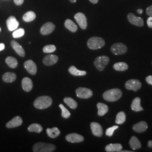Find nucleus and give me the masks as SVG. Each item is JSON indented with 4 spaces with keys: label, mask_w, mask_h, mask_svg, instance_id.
Here are the masks:
<instances>
[{
    "label": "nucleus",
    "mask_w": 152,
    "mask_h": 152,
    "mask_svg": "<svg viewBox=\"0 0 152 152\" xmlns=\"http://www.w3.org/2000/svg\"><path fill=\"white\" fill-rule=\"evenodd\" d=\"M14 2L16 5L20 6L23 4L24 0H14Z\"/></svg>",
    "instance_id": "nucleus-41"
},
{
    "label": "nucleus",
    "mask_w": 152,
    "mask_h": 152,
    "mask_svg": "<svg viewBox=\"0 0 152 152\" xmlns=\"http://www.w3.org/2000/svg\"><path fill=\"white\" fill-rule=\"evenodd\" d=\"M5 48V44H3V43H1L0 44V51L4 50Z\"/></svg>",
    "instance_id": "nucleus-43"
},
{
    "label": "nucleus",
    "mask_w": 152,
    "mask_h": 152,
    "mask_svg": "<svg viewBox=\"0 0 152 152\" xmlns=\"http://www.w3.org/2000/svg\"><path fill=\"white\" fill-rule=\"evenodd\" d=\"M53 103V100L50 96H41L37 98L34 102V107L38 109H45L50 107Z\"/></svg>",
    "instance_id": "nucleus-2"
},
{
    "label": "nucleus",
    "mask_w": 152,
    "mask_h": 152,
    "mask_svg": "<svg viewBox=\"0 0 152 152\" xmlns=\"http://www.w3.org/2000/svg\"><path fill=\"white\" fill-rule=\"evenodd\" d=\"M5 61L6 64L11 68H15L18 64L16 58L12 56H8L6 59Z\"/></svg>",
    "instance_id": "nucleus-30"
},
{
    "label": "nucleus",
    "mask_w": 152,
    "mask_h": 152,
    "mask_svg": "<svg viewBox=\"0 0 152 152\" xmlns=\"http://www.w3.org/2000/svg\"><path fill=\"white\" fill-rule=\"evenodd\" d=\"M24 66L28 72L32 75H35L37 73V68L36 63L32 60H28L24 63Z\"/></svg>",
    "instance_id": "nucleus-11"
},
{
    "label": "nucleus",
    "mask_w": 152,
    "mask_h": 152,
    "mask_svg": "<svg viewBox=\"0 0 152 152\" xmlns=\"http://www.w3.org/2000/svg\"><path fill=\"white\" fill-rule=\"evenodd\" d=\"M22 123H23V120L22 118L19 116H16L14 118H12L11 121H10L9 122H7L6 126L9 129L15 128L22 125Z\"/></svg>",
    "instance_id": "nucleus-17"
},
{
    "label": "nucleus",
    "mask_w": 152,
    "mask_h": 152,
    "mask_svg": "<svg viewBox=\"0 0 152 152\" xmlns=\"http://www.w3.org/2000/svg\"><path fill=\"white\" fill-rule=\"evenodd\" d=\"M6 24L9 31H14L19 27V23L16 20L15 16H10L7 19Z\"/></svg>",
    "instance_id": "nucleus-12"
},
{
    "label": "nucleus",
    "mask_w": 152,
    "mask_h": 152,
    "mask_svg": "<svg viewBox=\"0 0 152 152\" xmlns=\"http://www.w3.org/2000/svg\"><path fill=\"white\" fill-rule=\"evenodd\" d=\"M25 33V31L23 28H19L14 31V32L12 33V36L14 38H18L22 37Z\"/></svg>",
    "instance_id": "nucleus-36"
},
{
    "label": "nucleus",
    "mask_w": 152,
    "mask_h": 152,
    "mask_svg": "<svg viewBox=\"0 0 152 152\" xmlns=\"http://www.w3.org/2000/svg\"><path fill=\"white\" fill-rule=\"evenodd\" d=\"M129 144L131 148L133 150H136V149H140L141 147L140 142L138 140V139L136 137V136H132L129 141Z\"/></svg>",
    "instance_id": "nucleus-24"
},
{
    "label": "nucleus",
    "mask_w": 152,
    "mask_h": 152,
    "mask_svg": "<svg viewBox=\"0 0 152 152\" xmlns=\"http://www.w3.org/2000/svg\"><path fill=\"white\" fill-rule=\"evenodd\" d=\"M98 114L99 116H103L108 112V107L105 104L99 103L97 104Z\"/></svg>",
    "instance_id": "nucleus-26"
},
{
    "label": "nucleus",
    "mask_w": 152,
    "mask_h": 152,
    "mask_svg": "<svg viewBox=\"0 0 152 152\" xmlns=\"http://www.w3.org/2000/svg\"><path fill=\"white\" fill-rule=\"evenodd\" d=\"M125 87L129 90L137 91L141 88V82L137 80H130L126 82Z\"/></svg>",
    "instance_id": "nucleus-9"
},
{
    "label": "nucleus",
    "mask_w": 152,
    "mask_h": 152,
    "mask_svg": "<svg viewBox=\"0 0 152 152\" xmlns=\"http://www.w3.org/2000/svg\"><path fill=\"white\" fill-rule=\"evenodd\" d=\"M69 72L72 75L75 76H85L86 75V72L84 71H80L77 69L76 67L73 65L71 66L68 69Z\"/></svg>",
    "instance_id": "nucleus-27"
},
{
    "label": "nucleus",
    "mask_w": 152,
    "mask_h": 152,
    "mask_svg": "<svg viewBox=\"0 0 152 152\" xmlns=\"http://www.w3.org/2000/svg\"><path fill=\"white\" fill-rule=\"evenodd\" d=\"M148 129V125L145 121H141L133 126L132 129L136 132L141 133L145 132Z\"/></svg>",
    "instance_id": "nucleus-19"
},
{
    "label": "nucleus",
    "mask_w": 152,
    "mask_h": 152,
    "mask_svg": "<svg viewBox=\"0 0 152 152\" xmlns=\"http://www.w3.org/2000/svg\"><path fill=\"white\" fill-rule=\"evenodd\" d=\"M128 65L124 62L116 63L113 65V68L115 71H125L128 69Z\"/></svg>",
    "instance_id": "nucleus-31"
},
{
    "label": "nucleus",
    "mask_w": 152,
    "mask_h": 152,
    "mask_svg": "<svg viewBox=\"0 0 152 152\" xmlns=\"http://www.w3.org/2000/svg\"><path fill=\"white\" fill-rule=\"evenodd\" d=\"M147 14L149 16H152V5L148 7L146 10Z\"/></svg>",
    "instance_id": "nucleus-39"
},
{
    "label": "nucleus",
    "mask_w": 152,
    "mask_h": 152,
    "mask_svg": "<svg viewBox=\"0 0 152 152\" xmlns=\"http://www.w3.org/2000/svg\"><path fill=\"white\" fill-rule=\"evenodd\" d=\"M58 61V57L55 55H49L43 59V63L46 66H50L56 64Z\"/></svg>",
    "instance_id": "nucleus-16"
},
{
    "label": "nucleus",
    "mask_w": 152,
    "mask_h": 152,
    "mask_svg": "<svg viewBox=\"0 0 152 152\" xmlns=\"http://www.w3.org/2000/svg\"><path fill=\"white\" fill-rule=\"evenodd\" d=\"M122 95V92L119 88H113L104 92V99L107 102H113L119 100Z\"/></svg>",
    "instance_id": "nucleus-1"
},
{
    "label": "nucleus",
    "mask_w": 152,
    "mask_h": 152,
    "mask_svg": "<svg viewBox=\"0 0 152 152\" xmlns=\"http://www.w3.org/2000/svg\"><path fill=\"white\" fill-rule=\"evenodd\" d=\"M137 12L138 14H141L142 12V9H138V10H137Z\"/></svg>",
    "instance_id": "nucleus-46"
},
{
    "label": "nucleus",
    "mask_w": 152,
    "mask_h": 152,
    "mask_svg": "<svg viewBox=\"0 0 152 152\" xmlns=\"http://www.w3.org/2000/svg\"><path fill=\"white\" fill-rule=\"evenodd\" d=\"M1 27H0V32H1Z\"/></svg>",
    "instance_id": "nucleus-48"
},
{
    "label": "nucleus",
    "mask_w": 152,
    "mask_h": 152,
    "mask_svg": "<svg viewBox=\"0 0 152 152\" xmlns=\"http://www.w3.org/2000/svg\"><path fill=\"white\" fill-rule=\"evenodd\" d=\"M11 47L12 48V49H14L16 53L19 55V56H22V57H24L26 53L24 49L22 48V46L19 44L18 42H17L13 40L11 42Z\"/></svg>",
    "instance_id": "nucleus-18"
},
{
    "label": "nucleus",
    "mask_w": 152,
    "mask_h": 152,
    "mask_svg": "<svg viewBox=\"0 0 152 152\" xmlns=\"http://www.w3.org/2000/svg\"><path fill=\"white\" fill-rule=\"evenodd\" d=\"M64 102L69 107L72 109H75L77 107V103L72 98L66 97L64 99Z\"/></svg>",
    "instance_id": "nucleus-33"
},
{
    "label": "nucleus",
    "mask_w": 152,
    "mask_h": 152,
    "mask_svg": "<svg viewBox=\"0 0 152 152\" xmlns=\"http://www.w3.org/2000/svg\"><path fill=\"white\" fill-rule=\"evenodd\" d=\"M118 126H113L112 127H110L108 129H107L106 132H105V134L106 135L108 136H112L113 135L114 131L116 130L117 129H118Z\"/></svg>",
    "instance_id": "nucleus-38"
},
{
    "label": "nucleus",
    "mask_w": 152,
    "mask_h": 152,
    "mask_svg": "<svg viewBox=\"0 0 152 152\" xmlns=\"http://www.w3.org/2000/svg\"><path fill=\"white\" fill-rule=\"evenodd\" d=\"M147 25L151 28H152V16H149L147 19Z\"/></svg>",
    "instance_id": "nucleus-40"
},
{
    "label": "nucleus",
    "mask_w": 152,
    "mask_h": 152,
    "mask_svg": "<svg viewBox=\"0 0 152 152\" xmlns=\"http://www.w3.org/2000/svg\"><path fill=\"white\" fill-rule=\"evenodd\" d=\"M127 19L131 24L137 27H141L144 26V20L140 17L135 16L132 13H129L127 15Z\"/></svg>",
    "instance_id": "nucleus-10"
},
{
    "label": "nucleus",
    "mask_w": 152,
    "mask_h": 152,
    "mask_svg": "<svg viewBox=\"0 0 152 152\" xmlns=\"http://www.w3.org/2000/svg\"><path fill=\"white\" fill-rule=\"evenodd\" d=\"M16 75L15 73L13 72H6L3 76V81L7 83H11L16 80Z\"/></svg>",
    "instance_id": "nucleus-23"
},
{
    "label": "nucleus",
    "mask_w": 152,
    "mask_h": 152,
    "mask_svg": "<svg viewBox=\"0 0 152 152\" xmlns=\"http://www.w3.org/2000/svg\"><path fill=\"white\" fill-rule=\"evenodd\" d=\"M55 26L51 22H48L44 24L40 29V33L42 35H48L54 31Z\"/></svg>",
    "instance_id": "nucleus-13"
},
{
    "label": "nucleus",
    "mask_w": 152,
    "mask_h": 152,
    "mask_svg": "<svg viewBox=\"0 0 152 152\" xmlns=\"http://www.w3.org/2000/svg\"><path fill=\"white\" fill-rule=\"evenodd\" d=\"M65 139L66 141L70 142H81L82 141L84 140L83 136H82L81 135H79L76 133H72L67 135L65 136Z\"/></svg>",
    "instance_id": "nucleus-15"
},
{
    "label": "nucleus",
    "mask_w": 152,
    "mask_h": 152,
    "mask_svg": "<svg viewBox=\"0 0 152 152\" xmlns=\"http://www.w3.org/2000/svg\"><path fill=\"white\" fill-rule=\"evenodd\" d=\"M22 86L23 89L26 91L29 92L33 88V82L32 80L28 77H24L22 80Z\"/></svg>",
    "instance_id": "nucleus-20"
},
{
    "label": "nucleus",
    "mask_w": 152,
    "mask_h": 152,
    "mask_svg": "<svg viewBox=\"0 0 152 152\" xmlns=\"http://www.w3.org/2000/svg\"><path fill=\"white\" fill-rule=\"evenodd\" d=\"M110 50L114 55H119L125 54L127 51V48L125 44L122 43H116L112 46Z\"/></svg>",
    "instance_id": "nucleus-6"
},
{
    "label": "nucleus",
    "mask_w": 152,
    "mask_h": 152,
    "mask_svg": "<svg viewBox=\"0 0 152 152\" xmlns=\"http://www.w3.org/2000/svg\"><path fill=\"white\" fill-rule=\"evenodd\" d=\"M87 46L91 50L101 49L105 45V41L101 37H92L87 41Z\"/></svg>",
    "instance_id": "nucleus-4"
},
{
    "label": "nucleus",
    "mask_w": 152,
    "mask_h": 152,
    "mask_svg": "<svg viewBox=\"0 0 152 152\" xmlns=\"http://www.w3.org/2000/svg\"><path fill=\"white\" fill-rule=\"evenodd\" d=\"M28 130L29 132H34L37 133H40L43 130V128L41 125L38 124H33L30 125L28 127Z\"/></svg>",
    "instance_id": "nucleus-32"
},
{
    "label": "nucleus",
    "mask_w": 152,
    "mask_h": 152,
    "mask_svg": "<svg viewBox=\"0 0 152 152\" xmlns=\"http://www.w3.org/2000/svg\"><path fill=\"white\" fill-rule=\"evenodd\" d=\"M56 47L53 45H48L44 46L43 51L45 53H52L56 50Z\"/></svg>",
    "instance_id": "nucleus-37"
},
{
    "label": "nucleus",
    "mask_w": 152,
    "mask_h": 152,
    "mask_svg": "<svg viewBox=\"0 0 152 152\" xmlns=\"http://www.w3.org/2000/svg\"><path fill=\"white\" fill-rule=\"evenodd\" d=\"M59 107L61 110V116L64 118H68L71 116V113L69 111L61 104H59Z\"/></svg>",
    "instance_id": "nucleus-35"
},
{
    "label": "nucleus",
    "mask_w": 152,
    "mask_h": 152,
    "mask_svg": "<svg viewBox=\"0 0 152 152\" xmlns=\"http://www.w3.org/2000/svg\"><path fill=\"white\" fill-rule=\"evenodd\" d=\"M77 97L81 99H88L91 98L93 95L92 91L85 87H79L76 91Z\"/></svg>",
    "instance_id": "nucleus-7"
},
{
    "label": "nucleus",
    "mask_w": 152,
    "mask_h": 152,
    "mask_svg": "<svg viewBox=\"0 0 152 152\" xmlns=\"http://www.w3.org/2000/svg\"><path fill=\"white\" fill-rule=\"evenodd\" d=\"M46 132L48 136L51 138H55L60 135V131L57 127H53L52 129L48 128L46 130Z\"/></svg>",
    "instance_id": "nucleus-29"
},
{
    "label": "nucleus",
    "mask_w": 152,
    "mask_h": 152,
    "mask_svg": "<svg viewBox=\"0 0 152 152\" xmlns=\"http://www.w3.org/2000/svg\"><path fill=\"white\" fill-rule=\"evenodd\" d=\"M126 121V114L124 112H119L115 118V123L119 125L123 124Z\"/></svg>",
    "instance_id": "nucleus-34"
},
{
    "label": "nucleus",
    "mask_w": 152,
    "mask_h": 152,
    "mask_svg": "<svg viewBox=\"0 0 152 152\" xmlns=\"http://www.w3.org/2000/svg\"><path fill=\"white\" fill-rule=\"evenodd\" d=\"M36 17V15L34 12L32 11H28L24 14L23 16V19L24 22H31L33 21Z\"/></svg>",
    "instance_id": "nucleus-28"
},
{
    "label": "nucleus",
    "mask_w": 152,
    "mask_h": 152,
    "mask_svg": "<svg viewBox=\"0 0 152 152\" xmlns=\"http://www.w3.org/2000/svg\"><path fill=\"white\" fill-rule=\"evenodd\" d=\"M91 3L92 4H97L99 1V0H89Z\"/></svg>",
    "instance_id": "nucleus-44"
},
{
    "label": "nucleus",
    "mask_w": 152,
    "mask_h": 152,
    "mask_svg": "<svg viewBox=\"0 0 152 152\" xmlns=\"http://www.w3.org/2000/svg\"><path fill=\"white\" fill-rule=\"evenodd\" d=\"M146 81L149 85H152V76H149L146 78Z\"/></svg>",
    "instance_id": "nucleus-42"
},
{
    "label": "nucleus",
    "mask_w": 152,
    "mask_h": 152,
    "mask_svg": "<svg viewBox=\"0 0 152 152\" xmlns=\"http://www.w3.org/2000/svg\"><path fill=\"white\" fill-rule=\"evenodd\" d=\"M140 102H141L140 98L139 97L135 98L133 100L131 105V109L135 112H140L141 110H143L144 109L141 107L140 105Z\"/></svg>",
    "instance_id": "nucleus-22"
},
{
    "label": "nucleus",
    "mask_w": 152,
    "mask_h": 152,
    "mask_svg": "<svg viewBox=\"0 0 152 152\" xmlns=\"http://www.w3.org/2000/svg\"><path fill=\"white\" fill-rule=\"evenodd\" d=\"M148 147H149V148H152V140H149V141H148Z\"/></svg>",
    "instance_id": "nucleus-45"
},
{
    "label": "nucleus",
    "mask_w": 152,
    "mask_h": 152,
    "mask_svg": "<svg viewBox=\"0 0 152 152\" xmlns=\"http://www.w3.org/2000/svg\"><path fill=\"white\" fill-rule=\"evenodd\" d=\"M64 26L67 29L72 32H76L78 29L77 25L71 19H66L64 23Z\"/></svg>",
    "instance_id": "nucleus-25"
},
{
    "label": "nucleus",
    "mask_w": 152,
    "mask_h": 152,
    "mask_svg": "<svg viewBox=\"0 0 152 152\" xmlns=\"http://www.w3.org/2000/svg\"><path fill=\"white\" fill-rule=\"evenodd\" d=\"M56 149V147L54 144L37 142L33 147V151L34 152H52Z\"/></svg>",
    "instance_id": "nucleus-3"
},
{
    "label": "nucleus",
    "mask_w": 152,
    "mask_h": 152,
    "mask_svg": "<svg viewBox=\"0 0 152 152\" xmlns=\"http://www.w3.org/2000/svg\"><path fill=\"white\" fill-rule=\"evenodd\" d=\"M91 130L94 135L101 137L103 135V131L102 126L97 122H92L90 124Z\"/></svg>",
    "instance_id": "nucleus-14"
},
{
    "label": "nucleus",
    "mask_w": 152,
    "mask_h": 152,
    "mask_svg": "<svg viewBox=\"0 0 152 152\" xmlns=\"http://www.w3.org/2000/svg\"><path fill=\"white\" fill-rule=\"evenodd\" d=\"M109 58L107 56L102 55L97 57L94 60V65L99 71H103L106 66L108 64Z\"/></svg>",
    "instance_id": "nucleus-5"
},
{
    "label": "nucleus",
    "mask_w": 152,
    "mask_h": 152,
    "mask_svg": "<svg viewBox=\"0 0 152 152\" xmlns=\"http://www.w3.org/2000/svg\"><path fill=\"white\" fill-rule=\"evenodd\" d=\"M106 152H120L122 151V146L120 144H109L105 148Z\"/></svg>",
    "instance_id": "nucleus-21"
},
{
    "label": "nucleus",
    "mask_w": 152,
    "mask_h": 152,
    "mask_svg": "<svg viewBox=\"0 0 152 152\" xmlns=\"http://www.w3.org/2000/svg\"><path fill=\"white\" fill-rule=\"evenodd\" d=\"M72 3H75L77 0H69Z\"/></svg>",
    "instance_id": "nucleus-47"
},
{
    "label": "nucleus",
    "mask_w": 152,
    "mask_h": 152,
    "mask_svg": "<svg viewBox=\"0 0 152 152\" xmlns=\"http://www.w3.org/2000/svg\"><path fill=\"white\" fill-rule=\"evenodd\" d=\"M75 19L82 29H86L87 27V18L82 12H78L75 15Z\"/></svg>",
    "instance_id": "nucleus-8"
}]
</instances>
